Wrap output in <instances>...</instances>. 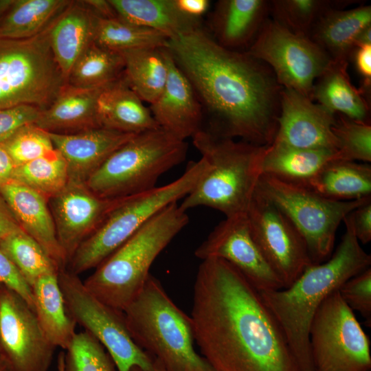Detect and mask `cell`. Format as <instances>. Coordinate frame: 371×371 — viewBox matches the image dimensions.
Segmentation results:
<instances>
[{"label": "cell", "mask_w": 371, "mask_h": 371, "mask_svg": "<svg viewBox=\"0 0 371 371\" xmlns=\"http://www.w3.org/2000/svg\"><path fill=\"white\" fill-rule=\"evenodd\" d=\"M16 165L6 150L0 145V190L13 180Z\"/></svg>", "instance_id": "cell-49"}, {"label": "cell", "mask_w": 371, "mask_h": 371, "mask_svg": "<svg viewBox=\"0 0 371 371\" xmlns=\"http://www.w3.org/2000/svg\"><path fill=\"white\" fill-rule=\"evenodd\" d=\"M65 352V371H116L104 346L87 330L76 333Z\"/></svg>", "instance_id": "cell-40"}, {"label": "cell", "mask_w": 371, "mask_h": 371, "mask_svg": "<svg viewBox=\"0 0 371 371\" xmlns=\"http://www.w3.org/2000/svg\"><path fill=\"white\" fill-rule=\"evenodd\" d=\"M315 371H370L369 337L338 289L317 311L309 331Z\"/></svg>", "instance_id": "cell-12"}, {"label": "cell", "mask_w": 371, "mask_h": 371, "mask_svg": "<svg viewBox=\"0 0 371 371\" xmlns=\"http://www.w3.org/2000/svg\"><path fill=\"white\" fill-rule=\"evenodd\" d=\"M49 134L67 164L69 181L85 183L115 150L136 135L104 127Z\"/></svg>", "instance_id": "cell-20"}, {"label": "cell", "mask_w": 371, "mask_h": 371, "mask_svg": "<svg viewBox=\"0 0 371 371\" xmlns=\"http://www.w3.org/2000/svg\"><path fill=\"white\" fill-rule=\"evenodd\" d=\"M124 68V77L143 102H154L163 91L168 74L166 48H141L119 52Z\"/></svg>", "instance_id": "cell-32"}, {"label": "cell", "mask_w": 371, "mask_h": 371, "mask_svg": "<svg viewBox=\"0 0 371 371\" xmlns=\"http://www.w3.org/2000/svg\"><path fill=\"white\" fill-rule=\"evenodd\" d=\"M333 132L337 142L339 159L371 162V125L336 114Z\"/></svg>", "instance_id": "cell-39"}, {"label": "cell", "mask_w": 371, "mask_h": 371, "mask_svg": "<svg viewBox=\"0 0 371 371\" xmlns=\"http://www.w3.org/2000/svg\"><path fill=\"white\" fill-rule=\"evenodd\" d=\"M124 68L119 52L93 41L75 63L66 84L80 89L102 88L121 78Z\"/></svg>", "instance_id": "cell-34"}, {"label": "cell", "mask_w": 371, "mask_h": 371, "mask_svg": "<svg viewBox=\"0 0 371 371\" xmlns=\"http://www.w3.org/2000/svg\"><path fill=\"white\" fill-rule=\"evenodd\" d=\"M167 59L166 85L149 109L161 128L186 141L202 129L203 107L190 82L168 52Z\"/></svg>", "instance_id": "cell-19"}, {"label": "cell", "mask_w": 371, "mask_h": 371, "mask_svg": "<svg viewBox=\"0 0 371 371\" xmlns=\"http://www.w3.org/2000/svg\"><path fill=\"white\" fill-rule=\"evenodd\" d=\"M23 230L0 194V243L10 234Z\"/></svg>", "instance_id": "cell-47"}, {"label": "cell", "mask_w": 371, "mask_h": 371, "mask_svg": "<svg viewBox=\"0 0 371 371\" xmlns=\"http://www.w3.org/2000/svg\"><path fill=\"white\" fill-rule=\"evenodd\" d=\"M58 280L69 314L104 346L117 371L135 367L154 371L153 359L135 342L123 311L100 301L65 268L59 270Z\"/></svg>", "instance_id": "cell-11"}, {"label": "cell", "mask_w": 371, "mask_h": 371, "mask_svg": "<svg viewBox=\"0 0 371 371\" xmlns=\"http://www.w3.org/2000/svg\"><path fill=\"white\" fill-rule=\"evenodd\" d=\"M122 198L105 199L85 183L69 181L48 200L58 241L67 264L79 245L102 223Z\"/></svg>", "instance_id": "cell-17"}, {"label": "cell", "mask_w": 371, "mask_h": 371, "mask_svg": "<svg viewBox=\"0 0 371 371\" xmlns=\"http://www.w3.org/2000/svg\"><path fill=\"white\" fill-rule=\"evenodd\" d=\"M190 318L202 357L216 371H298L259 291L222 259L199 265Z\"/></svg>", "instance_id": "cell-1"}, {"label": "cell", "mask_w": 371, "mask_h": 371, "mask_svg": "<svg viewBox=\"0 0 371 371\" xmlns=\"http://www.w3.org/2000/svg\"><path fill=\"white\" fill-rule=\"evenodd\" d=\"M352 56L354 57L356 69L363 79L361 88L368 93L371 85V44L358 46Z\"/></svg>", "instance_id": "cell-46"}, {"label": "cell", "mask_w": 371, "mask_h": 371, "mask_svg": "<svg viewBox=\"0 0 371 371\" xmlns=\"http://www.w3.org/2000/svg\"><path fill=\"white\" fill-rule=\"evenodd\" d=\"M348 216L358 241L368 243L371 240V199L355 209Z\"/></svg>", "instance_id": "cell-45"}, {"label": "cell", "mask_w": 371, "mask_h": 371, "mask_svg": "<svg viewBox=\"0 0 371 371\" xmlns=\"http://www.w3.org/2000/svg\"><path fill=\"white\" fill-rule=\"evenodd\" d=\"M348 65V61L332 60L314 83L313 100L334 114L370 122L367 93L352 85Z\"/></svg>", "instance_id": "cell-27"}, {"label": "cell", "mask_w": 371, "mask_h": 371, "mask_svg": "<svg viewBox=\"0 0 371 371\" xmlns=\"http://www.w3.org/2000/svg\"><path fill=\"white\" fill-rule=\"evenodd\" d=\"M118 17L158 31L169 38L201 26L183 14L175 0H109Z\"/></svg>", "instance_id": "cell-31"}, {"label": "cell", "mask_w": 371, "mask_h": 371, "mask_svg": "<svg viewBox=\"0 0 371 371\" xmlns=\"http://www.w3.org/2000/svg\"><path fill=\"white\" fill-rule=\"evenodd\" d=\"M0 284L21 296L34 311V297L32 287L25 280L13 262L1 249Z\"/></svg>", "instance_id": "cell-44"}, {"label": "cell", "mask_w": 371, "mask_h": 371, "mask_svg": "<svg viewBox=\"0 0 371 371\" xmlns=\"http://www.w3.org/2000/svg\"><path fill=\"white\" fill-rule=\"evenodd\" d=\"M193 144L208 169L179 205L188 210L204 206L225 217L245 214L262 175L266 146L218 136L202 128Z\"/></svg>", "instance_id": "cell-5"}, {"label": "cell", "mask_w": 371, "mask_h": 371, "mask_svg": "<svg viewBox=\"0 0 371 371\" xmlns=\"http://www.w3.org/2000/svg\"><path fill=\"white\" fill-rule=\"evenodd\" d=\"M0 194L21 229L42 247L60 269L65 268L67 260L58 241L48 200L15 180L5 184Z\"/></svg>", "instance_id": "cell-21"}, {"label": "cell", "mask_w": 371, "mask_h": 371, "mask_svg": "<svg viewBox=\"0 0 371 371\" xmlns=\"http://www.w3.org/2000/svg\"><path fill=\"white\" fill-rule=\"evenodd\" d=\"M371 26V6L331 8L326 10L311 29L308 38L332 60L348 61L360 33Z\"/></svg>", "instance_id": "cell-24"}, {"label": "cell", "mask_w": 371, "mask_h": 371, "mask_svg": "<svg viewBox=\"0 0 371 371\" xmlns=\"http://www.w3.org/2000/svg\"><path fill=\"white\" fill-rule=\"evenodd\" d=\"M346 231L335 251L324 262L311 264L290 285L259 291L280 326L298 371H315L309 331L324 300L351 277L370 267L371 256L361 247L347 216Z\"/></svg>", "instance_id": "cell-3"}, {"label": "cell", "mask_w": 371, "mask_h": 371, "mask_svg": "<svg viewBox=\"0 0 371 371\" xmlns=\"http://www.w3.org/2000/svg\"><path fill=\"white\" fill-rule=\"evenodd\" d=\"M246 216L251 234L284 287L313 264L306 243L289 218L256 188Z\"/></svg>", "instance_id": "cell-14"}, {"label": "cell", "mask_w": 371, "mask_h": 371, "mask_svg": "<svg viewBox=\"0 0 371 371\" xmlns=\"http://www.w3.org/2000/svg\"><path fill=\"white\" fill-rule=\"evenodd\" d=\"M165 48L208 112V131L260 146L273 142L282 87L267 65L223 47L201 26L169 38Z\"/></svg>", "instance_id": "cell-2"}, {"label": "cell", "mask_w": 371, "mask_h": 371, "mask_svg": "<svg viewBox=\"0 0 371 371\" xmlns=\"http://www.w3.org/2000/svg\"><path fill=\"white\" fill-rule=\"evenodd\" d=\"M58 273L44 275L32 286L34 311L50 342L66 350L76 333L77 324L67 309Z\"/></svg>", "instance_id": "cell-29"}, {"label": "cell", "mask_w": 371, "mask_h": 371, "mask_svg": "<svg viewBox=\"0 0 371 371\" xmlns=\"http://www.w3.org/2000/svg\"><path fill=\"white\" fill-rule=\"evenodd\" d=\"M189 221L172 203L151 217L84 282L102 302L123 311L144 286L156 258Z\"/></svg>", "instance_id": "cell-4"}, {"label": "cell", "mask_w": 371, "mask_h": 371, "mask_svg": "<svg viewBox=\"0 0 371 371\" xmlns=\"http://www.w3.org/2000/svg\"><path fill=\"white\" fill-rule=\"evenodd\" d=\"M207 169L208 164L201 157L190 162L183 175L175 181L123 197L79 245L67 264V270L78 276L97 267L158 212L186 196Z\"/></svg>", "instance_id": "cell-7"}, {"label": "cell", "mask_w": 371, "mask_h": 371, "mask_svg": "<svg viewBox=\"0 0 371 371\" xmlns=\"http://www.w3.org/2000/svg\"><path fill=\"white\" fill-rule=\"evenodd\" d=\"M97 113L101 127L122 133L138 134L160 128L149 108L129 87L124 74L101 91Z\"/></svg>", "instance_id": "cell-25"}, {"label": "cell", "mask_w": 371, "mask_h": 371, "mask_svg": "<svg viewBox=\"0 0 371 371\" xmlns=\"http://www.w3.org/2000/svg\"><path fill=\"white\" fill-rule=\"evenodd\" d=\"M175 2L183 14L196 20L201 19L210 5L208 0H175Z\"/></svg>", "instance_id": "cell-48"}, {"label": "cell", "mask_w": 371, "mask_h": 371, "mask_svg": "<svg viewBox=\"0 0 371 371\" xmlns=\"http://www.w3.org/2000/svg\"><path fill=\"white\" fill-rule=\"evenodd\" d=\"M68 0H11L0 16V39H27L39 34L69 3Z\"/></svg>", "instance_id": "cell-33"}, {"label": "cell", "mask_w": 371, "mask_h": 371, "mask_svg": "<svg viewBox=\"0 0 371 371\" xmlns=\"http://www.w3.org/2000/svg\"><path fill=\"white\" fill-rule=\"evenodd\" d=\"M352 1L273 0L269 14L279 25L297 34L308 36L319 16L331 8H346Z\"/></svg>", "instance_id": "cell-38"}, {"label": "cell", "mask_w": 371, "mask_h": 371, "mask_svg": "<svg viewBox=\"0 0 371 371\" xmlns=\"http://www.w3.org/2000/svg\"><path fill=\"white\" fill-rule=\"evenodd\" d=\"M269 15V1L220 0L212 12L209 32L225 48L247 49Z\"/></svg>", "instance_id": "cell-22"}, {"label": "cell", "mask_w": 371, "mask_h": 371, "mask_svg": "<svg viewBox=\"0 0 371 371\" xmlns=\"http://www.w3.org/2000/svg\"><path fill=\"white\" fill-rule=\"evenodd\" d=\"M65 352H61L58 355L57 368L58 371H65Z\"/></svg>", "instance_id": "cell-52"}, {"label": "cell", "mask_w": 371, "mask_h": 371, "mask_svg": "<svg viewBox=\"0 0 371 371\" xmlns=\"http://www.w3.org/2000/svg\"><path fill=\"white\" fill-rule=\"evenodd\" d=\"M335 121L336 114L301 93L282 87L278 128L272 143L298 148L337 150L333 132Z\"/></svg>", "instance_id": "cell-18"}, {"label": "cell", "mask_w": 371, "mask_h": 371, "mask_svg": "<svg viewBox=\"0 0 371 371\" xmlns=\"http://www.w3.org/2000/svg\"><path fill=\"white\" fill-rule=\"evenodd\" d=\"M83 1L99 17L104 19L118 17L109 0H87Z\"/></svg>", "instance_id": "cell-50"}, {"label": "cell", "mask_w": 371, "mask_h": 371, "mask_svg": "<svg viewBox=\"0 0 371 371\" xmlns=\"http://www.w3.org/2000/svg\"><path fill=\"white\" fill-rule=\"evenodd\" d=\"M56 347L31 306L0 284V357L9 371H49Z\"/></svg>", "instance_id": "cell-15"}, {"label": "cell", "mask_w": 371, "mask_h": 371, "mask_svg": "<svg viewBox=\"0 0 371 371\" xmlns=\"http://www.w3.org/2000/svg\"><path fill=\"white\" fill-rule=\"evenodd\" d=\"M0 249L13 262L31 287L40 277L57 273L61 269L23 230L5 238L0 243Z\"/></svg>", "instance_id": "cell-36"}, {"label": "cell", "mask_w": 371, "mask_h": 371, "mask_svg": "<svg viewBox=\"0 0 371 371\" xmlns=\"http://www.w3.org/2000/svg\"><path fill=\"white\" fill-rule=\"evenodd\" d=\"M188 144L159 128L135 135L87 179L98 196L119 199L150 190L165 172L182 163Z\"/></svg>", "instance_id": "cell-8"}, {"label": "cell", "mask_w": 371, "mask_h": 371, "mask_svg": "<svg viewBox=\"0 0 371 371\" xmlns=\"http://www.w3.org/2000/svg\"><path fill=\"white\" fill-rule=\"evenodd\" d=\"M51 22L34 37L0 39V109L30 104L44 110L66 84L50 47Z\"/></svg>", "instance_id": "cell-9"}, {"label": "cell", "mask_w": 371, "mask_h": 371, "mask_svg": "<svg viewBox=\"0 0 371 371\" xmlns=\"http://www.w3.org/2000/svg\"><path fill=\"white\" fill-rule=\"evenodd\" d=\"M257 189L291 222L303 238L313 264L333 254L340 223L371 197L337 201L324 197L308 187L262 174Z\"/></svg>", "instance_id": "cell-10"}, {"label": "cell", "mask_w": 371, "mask_h": 371, "mask_svg": "<svg viewBox=\"0 0 371 371\" xmlns=\"http://www.w3.org/2000/svg\"><path fill=\"white\" fill-rule=\"evenodd\" d=\"M334 159H339L335 150L298 148L272 143L265 148L262 174L306 186Z\"/></svg>", "instance_id": "cell-28"}, {"label": "cell", "mask_w": 371, "mask_h": 371, "mask_svg": "<svg viewBox=\"0 0 371 371\" xmlns=\"http://www.w3.org/2000/svg\"><path fill=\"white\" fill-rule=\"evenodd\" d=\"M245 52L267 65L282 87L312 100L315 80L332 61L308 36L291 32L269 17Z\"/></svg>", "instance_id": "cell-13"}, {"label": "cell", "mask_w": 371, "mask_h": 371, "mask_svg": "<svg viewBox=\"0 0 371 371\" xmlns=\"http://www.w3.org/2000/svg\"><path fill=\"white\" fill-rule=\"evenodd\" d=\"M123 313L135 342L166 371H216L194 349L190 317L151 274Z\"/></svg>", "instance_id": "cell-6"}, {"label": "cell", "mask_w": 371, "mask_h": 371, "mask_svg": "<svg viewBox=\"0 0 371 371\" xmlns=\"http://www.w3.org/2000/svg\"><path fill=\"white\" fill-rule=\"evenodd\" d=\"M327 199L352 201L371 197V166L334 159L323 168L305 186Z\"/></svg>", "instance_id": "cell-30"}, {"label": "cell", "mask_w": 371, "mask_h": 371, "mask_svg": "<svg viewBox=\"0 0 371 371\" xmlns=\"http://www.w3.org/2000/svg\"><path fill=\"white\" fill-rule=\"evenodd\" d=\"M13 180L28 186L49 200L69 181L67 164L54 149L43 157L16 166Z\"/></svg>", "instance_id": "cell-37"}, {"label": "cell", "mask_w": 371, "mask_h": 371, "mask_svg": "<svg viewBox=\"0 0 371 371\" xmlns=\"http://www.w3.org/2000/svg\"><path fill=\"white\" fill-rule=\"evenodd\" d=\"M106 87L80 89L65 84L51 105L42 111L35 124L47 132L60 134L101 127L97 102Z\"/></svg>", "instance_id": "cell-26"}, {"label": "cell", "mask_w": 371, "mask_h": 371, "mask_svg": "<svg viewBox=\"0 0 371 371\" xmlns=\"http://www.w3.org/2000/svg\"><path fill=\"white\" fill-rule=\"evenodd\" d=\"M0 371H9L7 366L0 357Z\"/></svg>", "instance_id": "cell-53"}, {"label": "cell", "mask_w": 371, "mask_h": 371, "mask_svg": "<svg viewBox=\"0 0 371 371\" xmlns=\"http://www.w3.org/2000/svg\"><path fill=\"white\" fill-rule=\"evenodd\" d=\"M338 291L354 311H358L368 326L371 325V268L351 277L338 289Z\"/></svg>", "instance_id": "cell-42"}, {"label": "cell", "mask_w": 371, "mask_h": 371, "mask_svg": "<svg viewBox=\"0 0 371 371\" xmlns=\"http://www.w3.org/2000/svg\"><path fill=\"white\" fill-rule=\"evenodd\" d=\"M154 361V371H166L163 366L155 359H153ZM131 371H143L139 368L135 367L131 369Z\"/></svg>", "instance_id": "cell-51"}, {"label": "cell", "mask_w": 371, "mask_h": 371, "mask_svg": "<svg viewBox=\"0 0 371 371\" xmlns=\"http://www.w3.org/2000/svg\"><path fill=\"white\" fill-rule=\"evenodd\" d=\"M95 19L83 1H71L51 22L50 47L66 82L78 58L93 41Z\"/></svg>", "instance_id": "cell-23"}, {"label": "cell", "mask_w": 371, "mask_h": 371, "mask_svg": "<svg viewBox=\"0 0 371 371\" xmlns=\"http://www.w3.org/2000/svg\"><path fill=\"white\" fill-rule=\"evenodd\" d=\"M194 254L202 260L219 258L227 262L258 291L284 287L254 240L246 214L225 217Z\"/></svg>", "instance_id": "cell-16"}, {"label": "cell", "mask_w": 371, "mask_h": 371, "mask_svg": "<svg viewBox=\"0 0 371 371\" xmlns=\"http://www.w3.org/2000/svg\"><path fill=\"white\" fill-rule=\"evenodd\" d=\"M168 38L155 30L120 17L104 19L96 15L93 42L115 52L141 48H165Z\"/></svg>", "instance_id": "cell-35"}, {"label": "cell", "mask_w": 371, "mask_h": 371, "mask_svg": "<svg viewBox=\"0 0 371 371\" xmlns=\"http://www.w3.org/2000/svg\"><path fill=\"white\" fill-rule=\"evenodd\" d=\"M0 145L16 166L43 157L55 149L49 133L34 124L22 127Z\"/></svg>", "instance_id": "cell-41"}, {"label": "cell", "mask_w": 371, "mask_h": 371, "mask_svg": "<svg viewBox=\"0 0 371 371\" xmlns=\"http://www.w3.org/2000/svg\"><path fill=\"white\" fill-rule=\"evenodd\" d=\"M43 109L21 104L0 109V144L22 127L35 124Z\"/></svg>", "instance_id": "cell-43"}]
</instances>
